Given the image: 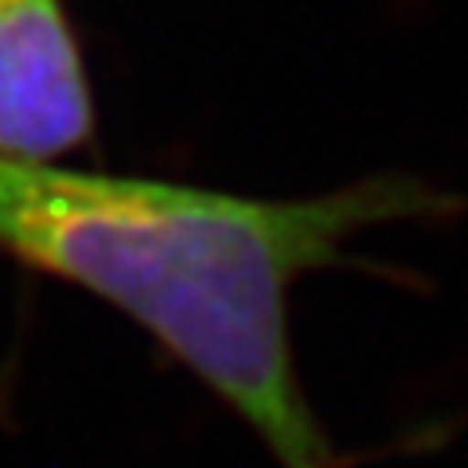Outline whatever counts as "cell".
<instances>
[{"label": "cell", "mask_w": 468, "mask_h": 468, "mask_svg": "<svg viewBox=\"0 0 468 468\" xmlns=\"http://www.w3.org/2000/svg\"><path fill=\"white\" fill-rule=\"evenodd\" d=\"M441 203L406 176L258 199L0 156V250L129 313L285 468H335L292 363L289 289L367 227Z\"/></svg>", "instance_id": "cell-1"}, {"label": "cell", "mask_w": 468, "mask_h": 468, "mask_svg": "<svg viewBox=\"0 0 468 468\" xmlns=\"http://www.w3.org/2000/svg\"><path fill=\"white\" fill-rule=\"evenodd\" d=\"M90 137V86L58 0H0V156L55 160Z\"/></svg>", "instance_id": "cell-2"}]
</instances>
